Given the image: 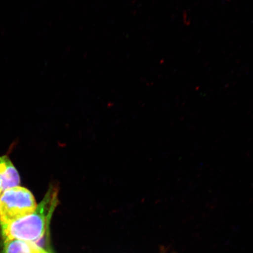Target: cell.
<instances>
[{
  "instance_id": "1",
  "label": "cell",
  "mask_w": 253,
  "mask_h": 253,
  "mask_svg": "<svg viewBox=\"0 0 253 253\" xmlns=\"http://www.w3.org/2000/svg\"><path fill=\"white\" fill-rule=\"evenodd\" d=\"M59 188L50 184L45 197L34 212L11 223L1 224L3 239H15L36 243L45 234L47 224L59 203Z\"/></svg>"
},
{
  "instance_id": "2",
  "label": "cell",
  "mask_w": 253,
  "mask_h": 253,
  "mask_svg": "<svg viewBox=\"0 0 253 253\" xmlns=\"http://www.w3.org/2000/svg\"><path fill=\"white\" fill-rule=\"evenodd\" d=\"M37 205L34 195L27 188L17 186L5 190L0 195V225L34 212Z\"/></svg>"
},
{
  "instance_id": "3",
  "label": "cell",
  "mask_w": 253,
  "mask_h": 253,
  "mask_svg": "<svg viewBox=\"0 0 253 253\" xmlns=\"http://www.w3.org/2000/svg\"><path fill=\"white\" fill-rule=\"evenodd\" d=\"M0 183L2 191L19 186L20 176L13 164L6 156L0 157Z\"/></svg>"
},
{
  "instance_id": "4",
  "label": "cell",
  "mask_w": 253,
  "mask_h": 253,
  "mask_svg": "<svg viewBox=\"0 0 253 253\" xmlns=\"http://www.w3.org/2000/svg\"><path fill=\"white\" fill-rule=\"evenodd\" d=\"M36 245L15 239H4L2 253H35Z\"/></svg>"
},
{
  "instance_id": "5",
  "label": "cell",
  "mask_w": 253,
  "mask_h": 253,
  "mask_svg": "<svg viewBox=\"0 0 253 253\" xmlns=\"http://www.w3.org/2000/svg\"><path fill=\"white\" fill-rule=\"evenodd\" d=\"M35 253H49L45 251V250L42 249V248H39L36 246V250H35Z\"/></svg>"
},
{
  "instance_id": "6",
  "label": "cell",
  "mask_w": 253,
  "mask_h": 253,
  "mask_svg": "<svg viewBox=\"0 0 253 253\" xmlns=\"http://www.w3.org/2000/svg\"><path fill=\"white\" fill-rule=\"evenodd\" d=\"M2 192V189H1V183H0V195H1Z\"/></svg>"
}]
</instances>
